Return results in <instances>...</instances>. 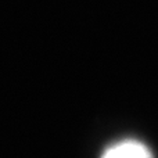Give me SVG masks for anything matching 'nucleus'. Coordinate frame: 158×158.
Instances as JSON below:
<instances>
[{
	"label": "nucleus",
	"instance_id": "nucleus-1",
	"mask_svg": "<svg viewBox=\"0 0 158 158\" xmlns=\"http://www.w3.org/2000/svg\"><path fill=\"white\" fill-rule=\"evenodd\" d=\"M101 158H154L151 150L135 139H125L111 144L104 150Z\"/></svg>",
	"mask_w": 158,
	"mask_h": 158
}]
</instances>
